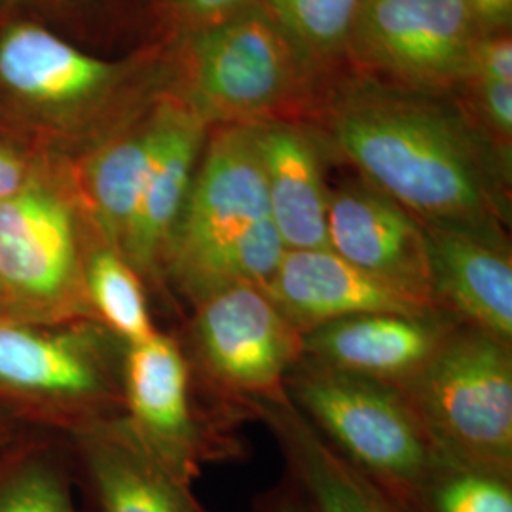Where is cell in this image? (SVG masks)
<instances>
[{
	"instance_id": "6da1fadb",
	"label": "cell",
	"mask_w": 512,
	"mask_h": 512,
	"mask_svg": "<svg viewBox=\"0 0 512 512\" xmlns=\"http://www.w3.org/2000/svg\"><path fill=\"white\" fill-rule=\"evenodd\" d=\"M329 154L427 228L509 243L512 162L454 97L336 78L310 122Z\"/></svg>"
},
{
	"instance_id": "7a4b0ae2",
	"label": "cell",
	"mask_w": 512,
	"mask_h": 512,
	"mask_svg": "<svg viewBox=\"0 0 512 512\" xmlns=\"http://www.w3.org/2000/svg\"><path fill=\"white\" fill-rule=\"evenodd\" d=\"M330 84L262 4L181 38L173 97L209 129L310 124Z\"/></svg>"
},
{
	"instance_id": "3957f363",
	"label": "cell",
	"mask_w": 512,
	"mask_h": 512,
	"mask_svg": "<svg viewBox=\"0 0 512 512\" xmlns=\"http://www.w3.org/2000/svg\"><path fill=\"white\" fill-rule=\"evenodd\" d=\"M285 391L330 448L399 505L439 456L399 387L304 357Z\"/></svg>"
},
{
	"instance_id": "277c9868",
	"label": "cell",
	"mask_w": 512,
	"mask_h": 512,
	"mask_svg": "<svg viewBox=\"0 0 512 512\" xmlns=\"http://www.w3.org/2000/svg\"><path fill=\"white\" fill-rule=\"evenodd\" d=\"M401 391L439 452L512 475V342L458 323Z\"/></svg>"
},
{
	"instance_id": "5b68a950",
	"label": "cell",
	"mask_w": 512,
	"mask_h": 512,
	"mask_svg": "<svg viewBox=\"0 0 512 512\" xmlns=\"http://www.w3.org/2000/svg\"><path fill=\"white\" fill-rule=\"evenodd\" d=\"M122 401L137 439L188 484L211 463L247 456L236 435L247 420L203 387L175 336L156 332L124 348Z\"/></svg>"
},
{
	"instance_id": "8992f818",
	"label": "cell",
	"mask_w": 512,
	"mask_h": 512,
	"mask_svg": "<svg viewBox=\"0 0 512 512\" xmlns=\"http://www.w3.org/2000/svg\"><path fill=\"white\" fill-rule=\"evenodd\" d=\"M203 387L253 420V406L287 399L285 382L304 359V334L258 285H234L192 306L181 340Z\"/></svg>"
},
{
	"instance_id": "52a82bcc",
	"label": "cell",
	"mask_w": 512,
	"mask_h": 512,
	"mask_svg": "<svg viewBox=\"0 0 512 512\" xmlns=\"http://www.w3.org/2000/svg\"><path fill=\"white\" fill-rule=\"evenodd\" d=\"M86 243L76 203L27 181L0 202V283L8 319L95 321L86 294Z\"/></svg>"
},
{
	"instance_id": "ba28073f",
	"label": "cell",
	"mask_w": 512,
	"mask_h": 512,
	"mask_svg": "<svg viewBox=\"0 0 512 512\" xmlns=\"http://www.w3.org/2000/svg\"><path fill=\"white\" fill-rule=\"evenodd\" d=\"M480 35L465 0H363L349 73L401 92L454 97Z\"/></svg>"
},
{
	"instance_id": "9c48e42d",
	"label": "cell",
	"mask_w": 512,
	"mask_h": 512,
	"mask_svg": "<svg viewBox=\"0 0 512 512\" xmlns=\"http://www.w3.org/2000/svg\"><path fill=\"white\" fill-rule=\"evenodd\" d=\"M110 336L92 321L44 330L0 317V393L69 414L78 425L112 416L124 401Z\"/></svg>"
},
{
	"instance_id": "30bf717a",
	"label": "cell",
	"mask_w": 512,
	"mask_h": 512,
	"mask_svg": "<svg viewBox=\"0 0 512 512\" xmlns=\"http://www.w3.org/2000/svg\"><path fill=\"white\" fill-rule=\"evenodd\" d=\"M270 217L256 126L209 129L183 215L165 258V285L177 289L251 224Z\"/></svg>"
},
{
	"instance_id": "8fae6325",
	"label": "cell",
	"mask_w": 512,
	"mask_h": 512,
	"mask_svg": "<svg viewBox=\"0 0 512 512\" xmlns=\"http://www.w3.org/2000/svg\"><path fill=\"white\" fill-rule=\"evenodd\" d=\"M329 249L355 268L433 306L423 224L359 175L330 190Z\"/></svg>"
},
{
	"instance_id": "7c38bea8",
	"label": "cell",
	"mask_w": 512,
	"mask_h": 512,
	"mask_svg": "<svg viewBox=\"0 0 512 512\" xmlns=\"http://www.w3.org/2000/svg\"><path fill=\"white\" fill-rule=\"evenodd\" d=\"M456 325L439 310L351 315L304 332V357L403 389Z\"/></svg>"
},
{
	"instance_id": "4fadbf2b",
	"label": "cell",
	"mask_w": 512,
	"mask_h": 512,
	"mask_svg": "<svg viewBox=\"0 0 512 512\" xmlns=\"http://www.w3.org/2000/svg\"><path fill=\"white\" fill-rule=\"evenodd\" d=\"M209 128L183 103L162 101V133L120 255L147 289L167 293L165 258L202 158Z\"/></svg>"
},
{
	"instance_id": "5bb4252c",
	"label": "cell",
	"mask_w": 512,
	"mask_h": 512,
	"mask_svg": "<svg viewBox=\"0 0 512 512\" xmlns=\"http://www.w3.org/2000/svg\"><path fill=\"white\" fill-rule=\"evenodd\" d=\"M74 444L93 512H209L192 484L148 452L124 414L78 425Z\"/></svg>"
},
{
	"instance_id": "9a60e30c",
	"label": "cell",
	"mask_w": 512,
	"mask_h": 512,
	"mask_svg": "<svg viewBox=\"0 0 512 512\" xmlns=\"http://www.w3.org/2000/svg\"><path fill=\"white\" fill-rule=\"evenodd\" d=\"M264 291L302 334L351 315L435 310L355 268L330 249L285 251Z\"/></svg>"
},
{
	"instance_id": "2e32d148",
	"label": "cell",
	"mask_w": 512,
	"mask_h": 512,
	"mask_svg": "<svg viewBox=\"0 0 512 512\" xmlns=\"http://www.w3.org/2000/svg\"><path fill=\"white\" fill-rule=\"evenodd\" d=\"M425 228L435 310L512 342L511 243Z\"/></svg>"
},
{
	"instance_id": "e0dca14e",
	"label": "cell",
	"mask_w": 512,
	"mask_h": 512,
	"mask_svg": "<svg viewBox=\"0 0 512 512\" xmlns=\"http://www.w3.org/2000/svg\"><path fill=\"white\" fill-rule=\"evenodd\" d=\"M270 219L287 251L329 249V150L310 124L275 120L256 126Z\"/></svg>"
},
{
	"instance_id": "ac0fdd59",
	"label": "cell",
	"mask_w": 512,
	"mask_h": 512,
	"mask_svg": "<svg viewBox=\"0 0 512 512\" xmlns=\"http://www.w3.org/2000/svg\"><path fill=\"white\" fill-rule=\"evenodd\" d=\"M128 76L126 63L86 54L35 23L12 25L0 37V82L37 105H92Z\"/></svg>"
},
{
	"instance_id": "d6986e66",
	"label": "cell",
	"mask_w": 512,
	"mask_h": 512,
	"mask_svg": "<svg viewBox=\"0 0 512 512\" xmlns=\"http://www.w3.org/2000/svg\"><path fill=\"white\" fill-rule=\"evenodd\" d=\"M253 418L264 421L274 435L287 478L310 512H406L391 495L336 454L289 397L255 404Z\"/></svg>"
},
{
	"instance_id": "ffe728a7",
	"label": "cell",
	"mask_w": 512,
	"mask_h": 512,
	"mask_svg": "<svg viewBox=\"0 0 512 512\" xmlns=\"http://www.w3.org/2000/svg\"><path fill=\"white\" fill-rule=\"evenodd\" d=\"M162 133V101L93 150L82 171V207L101 241L118 253L128 236Z\"/></svg>"
},
{
	"instance_id": "44dd1931",
	"label": "cell",
	"mask_w": 512,
	"mask_h": 512,
	"mask_svg": "<svg viewBox=\"0 0 512 512\" xmlns=\"http://www.w3.org/2000/svg\"><path fill=\"white\" fill-rule=\"evenodd\" d=\"M86 294L95 321L122 344H139L158 332L148 310L145 283L128 260L99 236L93 238L86 256Z\"/></svg>"
},
{
	"instance_id": "7402d4cb",
	"label": "cell",
	"mask_w": 512,
	"mask_h": 512,
	"mask_svg": "<svg viewBox=\"0 0 512 512\" xmlns=\"http://www.w3.org/2000/svg\"><path fill=\"white\" fill-rule=\"evenodd\" d=\"M266 8L330 82L349 73V42L363 0H266Z\"/></svg>"
},
{
	"instance_id": "603a6c76",
	"label": "cell",
	"mask_w": 512,
	"mask_h": 512,
	"mask_svg": "<svg viewBox=\"0 0 512 512\" xmlns=\"http://www.w3.org/2000/svg\"><path fill=\"white\" fill-rule=\"evenodd\" d=\"M401 507L406 512H512V475L439 452Z\"/></svg>"
},
{
	"instance_id": "cb8c5ba5",
	"label": "cell",
	"mask_w": 512,
	"mask_h": 512,
	"mask_svg": "<svg viewBox=\"0 0 512 512\" xmlns=\"http://www.w3.org/2000/svg\"><path fill=\"white\" fill-rule=\"evenodd\" d=\"M0 512H80L71 471L44 450L0 461Z\"/></svg>"
},
{
	"instance_id": "d4e9b609",
	"label": "cell",
	"mask_w": 512,
	"mask_h": 512,
	"mask_svg": "<svg viewBox=\"0 0 512 512\" xmlns=\"http://www.w3.org/2000/svg\"><path fill=\"white\" fill-rule=\"evenodd\" d=\"M266 4V0H165L181 38L202 33Z\"/></svg>"
},
{
	"instance_id": "484cf974",
	"label": "cell",
	"mask_w": 512,
	"mask_h": 512,
	"mask_svg": "<svg viewBox=\"0 0 512 512\" xmlns=\"http://www.w3.org/2000/svg\"><path fill=\"white\" fill-rule=\"evenodd\" d=\"M467 82H512L511 31L480 35Z\"/></svg>"
},
{
	"instance_id": "4316f807",
	"label": "cell",
	"mask_w": 512,
	"mask_h": 512,
	"mask_svg": "<svg viewBox=\"0 0 512 512\" xmlns=\"http://www.w3.org/2000/svg\"><path fill=\"white\" fill-rule=\"evenodd\" d=\"M482 33L511 31L512 0H465Z\"/></svg>"
},
{
	"instance_id": "83f0119b",
	"label": "cell",
	"mask_w": 512,
	"mask_h": 512,
	"mask_svg": "<svg viewBox=\"0 0 512 512\" xmlns=\"http://www.w3.org/2000/svg\"><path fill=\"white\" fill-rule=\"evenodd\" d=\"M253 512H310L293 482L285 476L275 488L256 499Z\"/></svg>"
},
{
	"instance_id": "f1b7e54d",
	"label": "cell",
	"mask_w": 512,
	"mask_h": 512,
	"mask_svg": "<svg viewBox=\"0 0 512 512\" xmlns=\"http://www.w3.org/2000/svg\"><path fill=\"white\" fill-rule=\"evenodd\" d=\"M29 181L27 165L10 148L0 145V202L14 196Z\"/></svg>"
},
{
	"instance_id": "f546056e",
	"label": "cell",
	"mask_w": 512,
	"mask_h": 512,
	"mask_svg": "<svg viewBox=\"0 0 512 512\" xmlns=\"http://www.w3.org/2000/svg\"><path fill=\"white\" fill-rule=\"evenodd\" d=\"M0 317H8V311H6V300H4V291H2V283H0Z\"/></svg>"
},
{
	"instance_id": "4dcf8cb0",
	"label": "cell",
	"mask_w": 512,
	"mask_h": 512,
	"mask_svg": "<svg viewBox=\"0 0 512 512\" xmlns=\"http://www.w3.org/2000/svg\"><path fill=\"white\" fill-rule=\"evenodd\" d=\"M0 440H2V429H0Z\"/></svg>"
}]
</instances>
